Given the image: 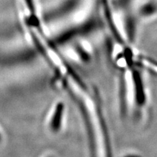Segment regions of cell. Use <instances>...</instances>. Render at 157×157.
Returning <instances> with one entry per match:
<instances>
[{"mask_svg":"<svg viewBox=\"0 0 157 157\" xmlns=\"http://www.w3.org/2000/svg\"><path fill=\"white\" fill-rule=\"evenodd\" d=\"M62 110V105L59 104L56 107V111L55 113V115H54V117L51 122V127L54 130H56L57 129H58L59 126H60L59 125H60Z\"/></svg>","mask_w":157,"mask_h":157,"instance_id":"1","label":"cell"},{"mask_svg":"<svg viewBox=\"0 0 157 157\" xmlns=\"http://www.w3.org/2000/svg\"><path fill=\"white\" fill-rule=\"evenodd\" d=\"M0 141H1V135H0Z\"/></svg>","mask_w":157,"mask_h":157,"instance_id":"2","label":"cell"}]
</instances>
